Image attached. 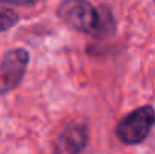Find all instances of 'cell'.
<instances>
[{"instance_id":"cell-6","label":"cell","mask_w":155,"mask_h":154,"mask_svg":"<svg viewBox=\"0 0 155 154\" xmlns=\"http://www.w3.org/2000/svg\"><path fill=\"white\" fill-rule=\"evenodd\" d=\"M20 21V15L9 6H0V33L12 29Z\"/></svg>"},{"instance_id":"cell-5","label":"cell","mask_w":155,"mask_h":154,"mask_svg":"<svg viewBox=\"0 0 155 154\" xmlns=\"http://www.w3.org/2000/svg\"><path fill=\"white\" fill-rule=\"evenodd\" d=\"M97 8H98V21H97V29H95L94 38L105 41L116 35L117 23H116L114 14L108 5H100Z\"/></svg>"},{"instance_id":"cell-2","label":"cell","mask_w":155,"mask_h":154,"mask_svg":"<svg viewBox=\"0 0 155 154\" xmlns=\"http://www.w3.org/2000/svg\"><path fill=\"white\" fill-rule=\"evenodd\" d=\"M56 14L69 29L94 36L98 21V8L89 0H62Z\"/></svg>"},{"instance_id":"cell-3","label":"cell","mask_w":155,"mask_h":154,"mask_svg":"<svg viewBox=\"0 0 155 154\" xmlns=\"http://www.w3.org/2000/svg\"><path fill=\"white\" fill-rule=\"evenodd\" d=\"M30 62V53L23 49L8 50L0 60V95H6L17 89L24 79Z\"/></svg>"},{"instance_id":"cell-1","label":"cell","mask_w":155,"mask_h":154,"mask_svg":"<svg viewBox=\"0 0 155 154\" xmlns=\"http://www.w3.org/2000/svg\"><path fill=\"white\" fill-rule=\"evenodd\" d=\"M155 125V107L140 106L125 115L114 128L117 139L125 145H139L148 139Z\"/></svg>"},{"instance_id":"cell-4","label":"cell","mask_w":155,"mask_h":154,"mask_svg":"<svg viewBox=\"0 0 155 154\" xmlns=\"http://www.w3.org/2000/svg\"><path fill=\"white\" fill-rule=\"evenodd\" d=\"M89 144V127L84 121L68 124L57 138L56 154H81Z\"/></svg>"},{"instance_id":"cell-8","label":"cell","mask_w":155,"mask_h":154,"mask_svg":"<svg viewBox=\"0 0 155 154\" xmlns=\"http://www.w3.org/2000/svg\"><path fill=\"white\" fill-rule=\"evenodd\" d=\"M154 2H155V0H154Z\"/></svg>"},{"instance_id":"cell-7","label":"cell","mask_w":155,"mask_h":154,"mask_svg":"<svg viewBox=\"0 0 155 154\" xmlns=\"http://www.w3.org/2000/svg\"><path fill=\"white\" fill-rule=\"evenodd\" d=\"M44 0H0V3L5 5H14V6H33L36 3H41Z\"/></svg>"}]
</instances>
